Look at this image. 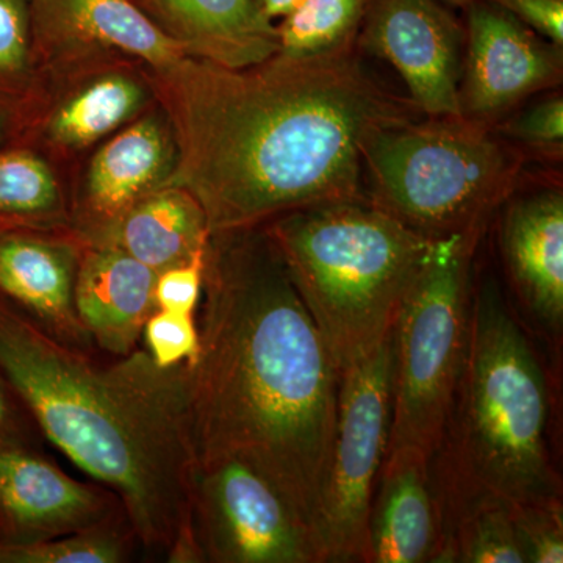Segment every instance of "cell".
Here are the masks:
<instances>
[{
  "mask_svg": "<svg viewBox=\"0 0 563 563\" xmlns=\"http://www.w3.org/2000/svg\"><path fill=\"white\" fill-rule=\"evenodd\" d=\"M152 81L177 144L165 187L198 199L211 235L368 201L365 141L424 118L369 70L357 46L309 57L277 52L240 69L187 57Z\"/></svg>",
  "mask_w": 563,
  "mask_h": 563,
  "instance_id": "1",
  "label": "cell"
},
{
  "mask_svg": "<svg viewBox=\"0 0 563 563\" xmlns=\"http://www.w3.org/2000/svg\"><path fill=\"white\" fill-rule=\"evenodd\" d=\"M202 295L188 362L195 466L246 462L322 548L340 387L331 352L263 228L210 235Z\"/></svg>",
  "mask_w": 563,
  "mask_h": 563,
  "instance_id": "2",
  "label": "cell"
},
{
  "mask_svg": "<svg viewBox=\"0 0 563 563\" xmlns=\"http://www.w3.org/2000/svg\"><path fill=\"white\" fill-rule=\"evenodd\" d=\"M0 372L46 443L118 493L140 548L199 563L188 362L161 366L141 346L122 357L77 350L0 295Z\"/></svg>",
  "mask_w": 563,
  "mask_h": 563,
  "instance_id": "3",
  "label": "cell"
},
{
  "mask_svg": "<svg viewBox=\"0 0 563 563\" xmlns=\"http://www.w3.org/2000/svg\"><path fill=\"white\" fill-rule=\"evenodd\" d=\"M550 384L496 280L474 285L468 347L432 466L444 517L477 499L562 496L548 443Z\"/></svg>",
  "mask_w": 563,
  "mask_h": 563,
  "instance_id": "4",
  "label": "cell"
},
{
  "mask_svg": "<svg viewBox=\"0 0 563 563\" xmlns=\"http://www.w3.org/2000/svg\"><path fill=\"white\" fill-rule=\"evenodd\" d=\"M261 228L340 373L391 332L435 243L369 201L290 211Z\"/></svg>",
  "mask_w": 563,
  "mask_h": 563,
  "instance_id": "5",
  "label": "cell"
},
{
  "mask_svg": "<svg viewBox=\"0 0 563 563\" xmlns=\"http://www.w3.org/2000/svg\"><path fill=\"white\" fill-rule=\"evenodd\" d=\"M362 157L366 199L431 242L487 232L503 203L543 173L492 125L463 117L380 129Z\"/></svg>",
  "mask_w": 563,
  "mask_h": 563,
  "instance_id": "6",
  "label": "cell"
},
{
  "mask_svg": "<svg viewBox=\"0 0 563 563\" xmlns=\"http://www.w3.org/2000/svg\"><path fill=\"white\" fill-rule=\"evenodd\" d=\"M485 233L433 243L393 325L390 443L433 455L443 442L468 347L473 262Z\"/></svg>",
  "mask_w": 563,
  "mask_h": 563,
  "instance_id": "7",
  "label": "cell"
},
{
  "mask_svg": "<svg viewBox=\"0 0 563 563\" xmlns=\"http://www.w3.org/2000/svg\"><path fill=\"white\" fill-rule=\"evenodd\" d=\"M393 374V329L340 373L335 437L322 498L325 562L365 563L374 488L390 443Z\"/></svg>",
  "mask_w": 563,
  "mask_h": 563,
  "instance_id": "8",
  "label": "cell"
},
{
  "mask_svg": "<svg viewBox=\"0 0 563 563\" xmlns=\"http://www.w3.org/2000/svg\"><path fill=\"white\" fill-rule=\"evenodd\" d=\"M191 531L199 563H325L287 499L239 459L195 466Z\"/></svg>",
  "mask_w": 563,
  "mask_h": 563,
  "instance_id": "9",
  "label": "cell"
},
{
  "mask_svg": "<svg viewBox=\"0 0 563 563\" xmlns=\"http://www.w3.org/2000/svg\"><path fill=\"white\" fill-rule=\"evenodd\" d=\"M151 70L132 58H103L57 70L18 143L40 151L58 169L77 161L157 106Z\"/></svg>",
  "mask_w": 563,
  "mask_h": 563,
  "instance_id": "10",
  "label": "cell"
},
{
  "mask_svg": "<svg viewBox=\"0 0 563 563\" xmlns=\"http://www.w3.org/2000/svg\"><path fill=\"white\" fill-rule=\"evenodd\" d=\"M462 10L461 117L493 125L533 96L561 87L563 46L543 38L490 0H472Z\"/></svg>",
  "mask_w": 563,
  "mask_h": 563,
  "instance_id": "11",
  "label": "cell"
},
{
  "mask_svg": "<svg viewBox=\"0 0 563 563\" xmlns=\"http://www.w3.org/2000/svg\"><path fill=\"white\" fill-rule=\"evenodd\" d=\"M355 46L398 70L424 117H461L465 25L442 0H368Z\"/></svg>",
  "mask_w": 563,
  "mask_h": 563,
  "instance_id": "12",
  "label": "cell"
},
{
  "mask_svg": "<svg viewBox=\"0 0 563 563\" xmlns=\"http://www.w3.org/2000/svg\"><path fill=\"white\" fill-rule=\"evenodd\" d=\"M176 162L172 122L157 103L95 147L69 188L70 231L84 244L107 243L125 211L165 187Z\"/></svg>",
  "mask_w": 563,
  "mask_h": 563,
  "instance_id": "13",
  "label": "cell"
},
{
  "mask_svg": "<svg viewBox=\"0 0 563 563\" xmlns=\"http://www.w3.org/2000/svg\"><path fill=\"white\" fill-rule=\"evenodd\" d=\"M32 13L44 79L103 58H132L163 74L188 57L133 0H32Z\"/></svg>",
  "mask_w": 563,
  "mask_h": 563,
  "instance_id": "14",
  "label": "cell"
},
{
  "mask_svg": "<svg viewBox=\"0 0 563 563\" xmlns=\"http://www.w3.org/2000/svg\"><path fill=\"white\" fill-rule=\"evenodd\" d=\"M125 512L118 493L63 472L44 448L0 444V542L90 531Z\"/></svg>",
  "mask_w": 563,
  "mask_h": 563,
  "instance_id": "15",
  "label": "cell"
},
{
  "mask_svg": "<svg viewBox=\"0 0 563 563\" xmlns=\"http://www.w3.org/2000/svg\"><path fill=\"white\" fill-rule=\"evenodd\" d=\"M499 250L518 299L554 339L563 329V188L543 172L503 203Z\"/></svg>",
  "mask_w": 563,
  "mask_h": 563,
  "instance_id": "16",
  "label": "cell"
},
{
  "mask_svg": "<svg viewBox=\"0 0 563 563\" xmlns=\"http://www.w3.org/2000/svg\"><path fill=\"white\" fill-rule=\"evenodd\" d=\"M417 448L388 450L366 526L365 563H443L448 526L432 466Z\"/></svg>",
  "mask_w": 563,
  "mask_h": 563,
  "instance_id": "17",
  "label": "cell"
},
{
  "mask_svg": "<svg viewBox=\"0 0 563 563\" xmlns=\"http://www.w3.org/2000/svg\"><path fill=\"white\" fill-rule=\"evenodd\" d=\"M81 246L73 231L21 228L0 233V295L62 343L98 351L76 310Z\"/></svg>",
  "mask_w": 563,
  "mask_h": 563,
  "instance_id": "18",
  "label": "cell"
},
{
  "mask_svg": "<svg viewBox=\"0 0 563 563\" xmlns=\"http://www.w3.org/2000/svg\"><path fill=\"white\" fill-rule=\"evenodd\" d=\"M158 274L114 244H84L76 277V310L96 350L122 357L143 340L157 310Z\"/></svg>",
  "mask_w": 563,
  "mask_h": 563,
  "instance_id": "19",
  "label": "cell"
},
{
  "mask_svg": "<svg viewBox=\"0 0 563 563\" xmlns=\"http://www.w3.org/2000/svg\"><path fill=\"white\" fill-rule=\"evenodd\" d=\"M188 57L240 69L280 51L276 22L255 0H133Z\"/></svg>",
  "mask_w": 563,
  "mask_h": 563,
  "instance_id": "20",
  "label": "cell"
},
{
  "mask_svg": "<svg viewBox=\"0 0 563 563\" xmlns=\"http://www.w3.org/2000/svg\"><path fill=\"white\" fill-rule=\"evenodd\" d=\"M210 235L198 199L184 188L163 187L125 211L107 243L161 274L203 257Z\"/></svg>",
  "mask_w": 563,
  "mask_h": 563,
  "instance_id": "21",
  "label": "cell"
},
{
  "mask_svg": "<svg viewBox=\"0 0 563 563\" xmlns=\"http://www.w3.org/2000/svg\"><path fill=\"white\" fill-rule=\"evenodd\" d=\"M0 222L70 231L69 188L62 172L27 144L0 147Z\"/></svg>",
  "mask_w": 563,
  "mask_h": 563,
  "instance_id": "22",
  "label": "cell"
},
{
  "mask_svg": "<svg viewBox=\"0 0 563 563\" xmlns=\"http://www.w3.org/2000/svg\"><path fill=\"white\" fill-rule=\"evenodd\" d=\"M44 92L46 79L36 57L32 0H0V102L20 111L25 125Z\"/></svg>",
  "mask_w": 563,
  "mask_h": 563,
  "instance_id": "23",
  "label": "cell"
},
{
  "mask_svg": "<svg viewBox=\"0 0 563 563\" xmlns=\"http://www.w3.org/2000/svg\"><path fill=\"white\" fill-rule=\"evenodd\" d=\"M446 526L443 563H525L509 503L477 499L463 504L448 515Z\"/></svg>",
  "mask_w": 563,
  "mask_h": 563,
  "instance_id": "24",
  "label": "cell"
},
{
  "mask_svg": "<svg viewBox=\"0 0 563 563\" xmlns=\"http://www.w3.org/2000/svg\"><path fill=\"white\" fill-rule=\"evenodd\" d=\"M140 548L139 536L128 514L90 531L41 540L0 542V563H125Z\"/></svg>",
  "mask_w": 563,
  "mask_h": 563,
  "instance_id": "25",
  "label": "cell"
},
{
  "mask_svg": "<svg viewBox=\"0 0 563 563\" xmlns=\"http://www.w3.org/2000/svg\"><path fill=\"white\" fill-rule=\"evenodd\" d=\"M368 0H306L277 24L280 54H328L355 46Z\"/></svg>",
  "mask_w": 563,
  "mask_h": 563,
  "instance_id": "26",
  "label": "cell"
},
{
  "mask_svg": "<svg viewBox=\"0 0 563 563\" xmlns=\"http://www.w3.org/2000/svg\"><path fill=\"white\" fill-rule=\"evenodd\" d=\"M503 139L542 166H561L563 155V98L548 92L539 102L521 106L492 125Z\"/></svg>",
  "mask_w": 563,
  "mask_h": 563,
  "instance_id": "27",
  "label": "cell"
},
{
  "mask_svg": "<svg viewBox=\"0 0 563 563\" xmlns=\"http://www.w3.org/2000/svg\"><path fill=\"white\" fill-rule=\"evenodd\" d=\"M525 563L563 562L562 496L510 504Z\"/></svg>",
  "mask_w": 563,
  "mask_h": 563,
  "instance_id": "28",
  "label": "cell"
},
{
  "mask_svg": "<svg viewBox=\"0 0 563 563\" xmlns=\"http://www.w3.org/2000/svg\"><path fill=\"white\" fill-rule=\"evenodd\" d=\"M143 340L161 366L195 362L199 352V329L195 314L157 309L144 325Z\"/></svg>",
  "mask_w": 563,
  "mask_h": 563,
  "instance_id": "29",
  "label": "cell"
},
{
  "mask_svg": "<svg viewBox=\"0 0 563 563\" xmlns=\"http://www.w3.org/2000/svg\"><path fill=\"white\" fill-rule=\"evenodd\" d=\"M206 255L158 274L155 285L157 309L195 314L202 296Z\"/></svg>",
  "mask_w": 563,
  "mask_h": 563,
  "instance_id": "30",
  "label": "cell"
},
{
  "mask_svg": "<svg viewBox=\"0 0 563 563\" xmlns=\"http://www.w3.org/2000/svg\"><path fill=\"white\" fill-rule=\"evenodd\" d=\"M0 444L44 448L46 440L40 432L20 395L0 372Z\"/></svg>",
  "mask_w": 563,
  "mask_h": 563,
  "instance_id": "31",
  "label": "cell"
},
{
  "mask_svg": "<svg viewBox=\"0 0 563 563\" xmlns=\"http://www.w3.org/2000/svg\"><path fill=\"white\" fill-rule=\"evenodd\" d=\"M551 43L563 46V0H490Z\"/></svg>",
  "mask_w": 563,
  "mask_h": 563,
  "instance_id": "32",
  "label": "cell"
},
{
  "mask_svg": "<svg viewBox=\"0 0 563 563\" xmlns=\"http://www.w3.org/2000/svg\"><path fill=\"white\" fill-rule=\"evenodd\" d=\"M24 129V118L16 109L0 102V147L18 143Z\"/></svg>",
  "mask_w": 563,
  "mask_h": 563,
  "instance_id": "33",
  "label": "cell"
},
{
  "mask_svg": "<svg viewBox=\"0 0 563 563\" xmlns=\"http://www.w3.org/2000/svg\"><path fill=\"white\" fill-rule=\"evenodd\" d=\"M255 2L268 20L276 21L290 14L306 0H255Z\"/></svg>",
  "mask_w": 563,
  "mask_h": 563,
  "instance_id": "34",
  "label": "cell"
},
{
  "mask_svg": "<svg viewBox=\"0 0 563 563\" xmlns=\"http://www.w3.org/2000/svg\"><path fill=\"white\" fill-rule=\"evenodd\" d=\"M444 5L451 7V9H463V7L468 5L472 0H442Z\"/></svg>",
  "mask_w": 563,
  "mask_h": 563,
  "instance_id": "35",
  "label": "cell"
},
{
  "mask_svg": "<svg viewBox=\"0 0 563 563\" xmlns=\"http://www.w3.org/2000/svg\"><path fill=\"white\" fill-rule=\"evenodd\" d=\"M11 229H21V228H14V225L5 224V222H0V233L11 231Z\"/></svg>",
  "mask_w": 563,
  "mask_h": 563,
  "instance_id": "36",
  "label": "cell"
}]
</instances>
